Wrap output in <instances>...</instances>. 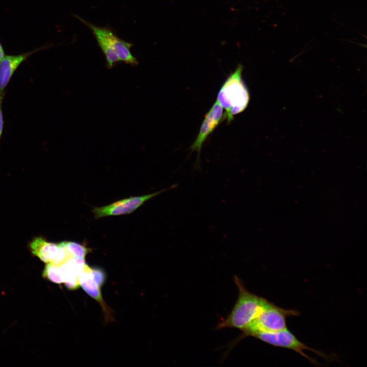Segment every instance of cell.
I'll return each mask as SVG.
<instances>
[{
  "instance_id": "6da1fadb",
  "label": "cell",
  "mask_w": 367,
  "mask_h": 367,
  "mask_svg": "<svg viewBox=\"0 0 367 367\" xmlns=\"http://www.w3.org/2000/svg\"><path fill=\"white\" fill-rule=\"evenodd\" d=\"M234 281L239 290L238 298L230 313L219 323L217 329L233 328L243 330L260 313L267 301L247 291L238 276L234 277Z\"/></svg>"
},
{
  "instance_id": "7a4b0ae2",
  "label": "cell",
  "mask_w": 367,
  "mask_h": 367,
  "mask_svg": "<svg viewBox=\"0 0 367 367\" xmlns=\"http://www.w3.org/2000/svg\"><path fill=\"white\" fill-rule=\"evenodd\" d=\"M243 66L239 65L221 86L217 100L224 109V117L230 122L235 115L243 112L247 107L250 94L242 78Z\"/></svg>"
},
{
  "instance_id": "3957f363",
  "label": "cell",
  "mask_w": 367,
  "mask_h": 367,
  "mask_svg": "<svg viewBox=\"0 0 367 367\" xmlns=\"http://www.w3.org/2000/svg\"><path fill=\"white\" fill-rule=\"evenodd\" d=\"M299 314L297 310L283 309L267 301L260 313L242 330V337L256 332H274L283 329L286 327L287 317Z\"/></svg>"
},
{
  "instance_id": "277c9868",
  "label": "cell",
  "mask_w": 367,
  "mask_h": 367,
  "mask_svg": "<svg viewBox=\"0 0 367 367\" xmlns=\"http://www.w3.org/2000/svg\"><path fill=\"white\" fill-rule=\"evenodd\" d=\"M251 336L274 347L292 350L314 364H318V362L307 355L304 351L310 350L326 359L329 357L322 352L309 348L300 342L287 327L277 331L256 332Z\"/></svg>"
},
{
  "instance_id": "5b68a950",
  "label": "cell",
  "mask_w": 367,
  "mask_h": 367,
  "mask_svg": "<svg viewBox=\"0 0 367 367\" xmlns=\"http://www.w3.org/2000/svg\"><path fill=\"white\" fill-rule=\"evenodd\" d=\"M177 186L178 184H175L167 188L162 189L155 193L139 196L130 197L117 201L107 205L94 207L92 211L96 219L112 216L128 214L136 210L150 198L167 190L175 189Z\"/></svg>"
},
{
  "instance_id": "8992f818",
  "label": "cell",
  "mask_w": 367,
  "mask_h": 367,
  "mask_svg": "<svg viewBox=\"0 0 367 367\" xmlns=\"http://www.w3.org/2000/svg\"><path fill=\"white\" fill-rule=\"evenodd\" d=\"M74 16L92 31L99 47L105 56L107 67L111 69L120 62L115 50L119 37L110 28L95 25L78 15Z\"/></svg>"
},
{
  "instance_id": "52a82bcc",
  "label": "cell",
  "mask_w": 367,
  "mask_h": 367,
  "mask_svg": "<svg viewBox=\"0 0 367 367\" xmlns=\"http://www.w3.org/2000/svg\"><path fill=\"white\" fill-rule=\"evenodd\" d=\"M29 248L34 255L46 264L60 265L74 258L60 243H50L41 237L34 238L29 243Z\"/></svg>"
},
{
  "instance_id": "ba28073f",
  "label": "cell",
  "mask_w": 367,
  "mask_h": 367,
  "mask_svg": "<svg viewBox=\"0 0 367 367\" xmlns=\"http://www.w3.org/2000/svg\"><path fill=\"white\" fill-rule=\"evenodd\" d=\"M224 118L223 108L216 100L205 114L198 135L190 146L191 152L196 151L197 153L194 166L195 169L201 170L200 154L203 143Z\"/></svg>"
},
{
  "instance_id": "9c48e42d",
  "label": "cell",
  "mask_w": 367,
  "mask_h": 367,
  "mask_svg": "<svg viewBox=\"0 0 367 367\" xmlns=\"http://www.w3.org/2000/svg\"><path fill=\"white\" fill-rule=\"evenodd\" d=\"M49 47V45H45L22 54L5 56L0 61V95L5 93L13 74L23 62L36 52Z\"/></svg>"
},
{
  "instance_id": "30bf717a",
  "label": "cell",
  "mask_w": 367,
  "mask_h": 367,
  "mask_svg": "<svg viewBox=\"0 0 367 367\" xmlns=\"http://www.w3.org/2000/svg\"><path fill=\"white\" fill-rule=\"evenodd\" d=\"M91 269L86 265L83 270L78 275L80 284L90 297L97 301L104 307L100 287L94 281L91 274Z\"/></svg>"
},
{
  "instance_id": "8fae6325",
  "label": "cell",
  "mask_w": 367,
  "mask_h": 367,
  "mask_svg": "<svg viewBox=\"0 0 367 367\" xmlns=\"http://www.w3.org/2000/svg\"><path fill=\"white\" fill-rule=\"evenodd\" d=\"M60 244L73 255L74 258L85 259L86 255L90 250L89 248H87L85 245L73 242L63 241L60 242Z\"/></svg>"
},
{
  "instance_id": "7c38bea8",
  "label": "cell",
  "mask_w": 367,
  "mask_h": 367,
  "mask_svg": "<svg viewBox=\"0 0 367 367\" xmlns=\"http://www.w3.org/2000/svg\"><path fill=\"white\" fill-rule=\"evenodd\" d=\"M43 276L56 283L64 282L59 265L52 263L47 264L43 272Z\"/></svg>"
},
{
  "instance_id": "4fadbf2b",
  "label": "cell",
  "mask_w": 367,
  "mask_h": 367,
  "mask_svg": "<svg viewBox=\"0 0 367 367\" xmlns=\"http://www.w3.org/2000/svg\"><path fill=\"white\" fill-rule=\"evenodd\" d=\"M92 277L99 287H101L106 280L104 272L99 269H91Z\"/></svg>"
},
{
  "instance_id": "5bb4252c",
  "label": "cell",
  "mask_w": 367,
  "mask_h": 367,
  "mask_svg": "<svg viewBox=\"0 0 367 367\" xmlns=\"http://www.w3.org/2000/svg\"><path fill=\"white\" fill-rule=\"evenodd\" d=\"M4 95L5 93L0 95V140L2 136L4 125V120L2 110V104Z\"/></svg>"
},
{
  "instance_id": "9a60e30c",
  "label": "cell",
  "mask_w": 367,
  "mask_h": 367,
  "mask_svg": "<svg viewBox=\"0 0 367 367\" xmlns=\"http://www.w3.org/2000/svg\"><path fill=\"white\" fill-rule=\"evenodd\" d=\"M5 52L4 48V47L0 42V61L3 59V58L5 56Z\"/></svg>"
}]
</instances>
